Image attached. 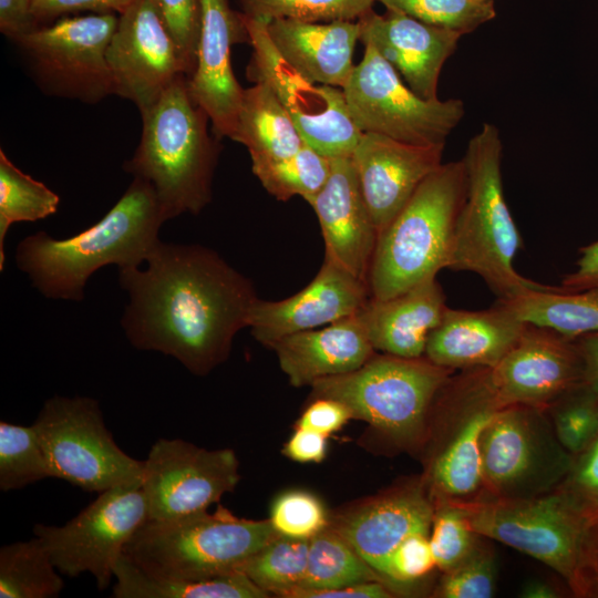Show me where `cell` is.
<instances>
[{
	"instance_id": "1",
	"label": "cell",
	"mask_w": 598,
	"mask_h": 598,
	"mask_svg": "<svg viewBox=\"0 0 598 598\" xmlns=\"http://www.w3.org/2000/svg\"><path fill=\"white\" fill-rule=\"evenodd\" d=\"M141 266L118 269L128 296L121 319L130 343L206 375L224 363L258 299L254 283L215 250L163 243Z\"/></svg>"
},
{
	"instance_id": "2",
	"label": "cell",
	"mask_w": 598,
	"mask_h": 598,
	"mask_svg": "<svg viewBox=\"0 0 598 598\" xmlns=\"http://www.w3.org/2000/svg\"><path fill=\"white\" fill-rule=\"evenodd\" d=\"M166 221L152 186L134 177L121 198L94 225L65 239L45 231L23 238L16 262L45 298L81 301L89 278L100 268L145 262Z\"/></svg>"
},
{
	"instance_id": "3",
	"label": "cell",
	"mask_w": 598,
	"mask_h": 598,
	"mask_svg": "<svg viewBox=\"0 0 598 598\" xmlns=\"http://www.w3.org/2000/svg\"><path fill=\"white\" fill-rule=\"evenodd\" d=\"M188 76H179L141 113L142 135L124 169L147 182L166 220L199 214L212 200L219 144L208 132L207 113L195 103Z\"/></svg>"
},
{
	"instance_id": "4",
	"label": "cell",
	"mask_w": 598,
	"mask_h": 598,
	"mask_svg": "<svg viewBox=\"0 0 598 598\" xmlns=\"http://www.w3.org/2000/svg\"><path fill=\"white\" fill-rule=\"evenodd\" d=\"M466 193L463 159L442 163L379 234L369 272L371 298L388 299L448 268Z\"/></svg>"
},
{
	"instance_id": "5",
	"label": "cell",
	"mask_w": 598,
	"mask_h": 598,
	"mask_svg": "<svg viewBox=\"0 0 598 598\" xmlns=\"http://www.w3.org/2000/svg\"><path fill=\"white\" fill-rule=\"evenodd\" d=\"M502 155L498 128L484 123L468 141L462 158L466 193L448 269L474 272L498 299H509L545 286L520 276L514 268L520 236L504 195Z\"/></svg>"
},
{
	"instance_id": "6",
	"label": "cell",
	"mask_w": 598,
	"mask_h": 598,
	"mask_svg": "<svg viewBox=\"0 0 598 598\" xmlns=\"http://www.w3.org/2000/svg\"><path fill=\"white\" fill-rule=\"evenodd\" d=\"M278 536L269 519L240 518L219 505L213 513L146 520L124 555L154 576L203 580L241 570Z\"/></svg>"
},
{
	"instance_id": "7",
	"label": "cell",
	"mask_w": 598,
	"mask_h": 598,
	"mask_svg": "<svg viewBox=\"0 0 598 598\" xmlns=\"http://www.w3.org/2000/svg\"><path fill=\"white\" fill-rule=\"evenodd\" d=\"M453 370L425 357L374 353L357 370L316 381L310 398L343 403L352 419L365 421L403 447L424 439L434 403Z\"/></svg>"
},
{
	"instance_id": "8",
	"label": "cell",
	"mask_w": 598,
	"mask_h": 598,
	"mask_svg": "<svg viewBox=\"0 0 598 598\" xmlns=\"http://www.w3.org/2000/svg\"><path fill=\"white\" fill-rule=\"evenodd\" d=\"M32 425L52 478L96 493L143 484L144 461L120 448L95 399L54 395L44 402Z\"/></svg>"
},
{
	"instance_id": "9",
	"label": "cell",
	"mask_w": 598,
	"mask_h": 598,
	"mask_svg": "<svg viewBox=\"0 0 598 598\" xmlns=\"http://www.w3.org/2000/svg\"><path fill=\"white\" fill-rule=\"evenodd\" d=\"M453 502L478 535L542 561L574 588L590 525L556 488L532 496Z\"/></svg>"
},
{
	"instance_id": "10",
	"label": "cell",
	"mask_w": 598,
	"mask_h": 598,
	"mask_svg": "<svg viewBox=\"0 0 598 598\" xmlns=\"http://www.w3.org/2000/svg\"><path fill=\"white\" fill-rule=\"evenodd\" d=\"M342 91L349 114L362 133L412 145H445L465 113L460 99L419 96L370 43H364L363 58Z\"/></svg>"
},
{
	"instance_id": "11",
	"label": "cell",
	"mask_w": 598,
	"mask_h": 598,
	"mask_svg": "<svg viewBox=\"0 0 598 598\" xmlns=\"http://www.w3.org/2000/svg\"><path fill=\"white\" fill-rule=\"evenodd\" d=\"M117 21L114 13L64 17L16 43L43 92L95 104L114 94L106 49Z\"/></svg>"
},
{
	"instance_id": "12",
	"label": "cell",
	"mask_w": 598,
	"mask_h": 598,
	"mask_svg": "<svg viewBox=\"0 0 598 598\" xmlns=\"http://www.w3.org/2000/svg\"><path fill=\"white\" fill-rule=\"evenodd\" d=\"M240 14L252 48L248 80L271 87L307 145L329 158L351 156L362 132L349 114L342 89L305 76L276 49L268 21Z\"/></svg>"
},
{
	"instance_id": "13",
	"label": "cell",
	"mask_w": 598,
	"mask_h": 598,
	"mask_svg": "<svg viewBox=\"0 0 598 598\" xmlns=\"http://www.w3.org/2000/svg\"><path fill=\"white\" fill-rule=\"evenodd\" d=\"M147 519L142 485H124L99 493L62 526L35 524L33 534L61 575L74 578L89 573L104 590L114 578L126 544Z\"/></svg>"
},
{
	"instance_id": "14",
	"label": "cell",
	"mask_w": 598,
	"mask_h": 598,
	"mask_svg": "<svg viewBox=\"0 0 598 598\" xmlns=\"http://www.w3.org/2000/svg\"><path fill=\"white\" fill-rule=\"evenodd\" d=\"M451 377L434 403L453 423L437 445L423 481L433 502L470 501L484 489L481 437L495 412L485 368Z\"/></svg>"
},
{
	"instance_id": "15",
	"label": "cell",
	"mask_w": 598,
	"mask_h": 598,
	"mask_svg": "<svg viewBox=\"0 0 598 598\" xmlns=\"http://www.w3.org/2000/svg\"><path fill=\"white\" fill-rule=\"evenodd\" d=\"M239 480V462L233 450H206L181 439H159L144 461L147 520L208 511L233 492Z\"/></svg>"
},
{
	"instance_id": "16",
	"label": "cell",
	"mask_w": 598,
	"mask_h": 598,
	"mask_svg": "<svg viewBox=\"0 0 598 598\" xmlns=\"http://www.w3.org/2000/svg\"><path fill=\"white\" fill-rule=\"evenodd\" d=\"M106 60L114 94L133 102L140 113L155 104L179 76H189L154 0H137L120 14Z\"/></svg>"
},
{
	"instance_id": "17",
	"label": "cell",
	"mask_w": 598,
	"mask_h": 598,
	"mask_svg": "<svg viewBox=\"0 0 598 598\" xmlns=\"http://www.w3.org/2000/svg\"><path fill=\"white\" fill-rule=\"evenodd\" d=\"M487 373L499 406L525 405L546 412L581 385L584 365L573 339L527 323L516 343Z\"/></svg>"
},
{
	"instance_id": "18",
	"label": "cell",
	"mask_w": 598,
	"mask_h": 598,
	"mask_svg": "<svg viewBox=\"0 0 598 598\" xmlns=\"http://www.w3.org/2000/svg\"><path fill=\"white\" fill-rule=\"evenodd\" d=\"M370 298L367 282L323 259L316 277L297 293L278 301L258 298L251 308L248 327L252 337L269 348L286 336L353 316Z\"/></svg>"
},
{
	"instance_id": "19",
	"label": "cell",
	"mask_w": 598,
	"mask_h": 598,
	"mask_svg": "<svg viewBox=\"0 0 598 598\" xmlns=\"http://www.w3.org/2000/svg\"><path fill=\"white\" fill-rule=\"evenodd\" d=\"M249 42L240 13L227 0H202V29L194 72L188 78L192 99L208 115L216 137L231 138L244 89L230 62V47Z\"/></svg>"
},
{
	"instance_id": "20",
	"label": "cell",
	"mask_w": 598,
	"mask_h": 598,
	"mask_svg": "<svg viewBox=\"0 0 598 598\" xmlns=\"http://www.w3.org/2000/svg\"><path fill=\"white\" fill-rule=\"evenodd\" d=\"M443 151L444 145H412L377 133H362L351 156L379 234L442 164Z\"/></svg>"
},
{
	"instance_id": "21",
	"label": "cell",
	"mask_w": 598,
	"mask_h": 598,
	"mask_svg": "<svg viewBox=\"0 0 598 598\" xmlns=\"http://www.w3.org/2000/svg\"><path fill=\"white\" fill-rule=\"evenodd\" d=\"M360 41L372 44L406 85L425 100H436L441 71L462 33L386 10L360 19Z\"/></svg>"
},
{
	"instance_id": "22",
	"label": "cell",
	"mask_w": 598,
	"mask_h": 598,
	"mask_svg": "<svg viewBox=\"0 0 598 598\" xmlns=\"http://www.w3.org/2000/svg\"><path fill=\"white\" fill-rule=\"evenodd\" d=\"M308 204L320 224L324 259L368 283L379 231L365 204L352 156L331 158L326 185Z\"/></svg>"
},
{
	"instance_id": "23",
	"label": "cell",
	"mask_w": 598,
	"mask_h": 598,
	"mask_svg": "<svg viewBox=\"0 0 598 598\" xmlns=\"http://www.w3.org/2000/svg\"><path fill=\"white\" fill-rule=\"evenodd\" d=\"M434 509L424 482L410 484L353 508L333 528L382 578L390 555L405 538L430 534Z\"/></svg>"
},
{
	"instance_id": "24",
	"label": "cell",
	"mask_w": 598,
	"mask_h": 598,
	"mask_svg": "<svg viewBox=\"0 0 598 598\" xmlns=\"http://www.w3.org/2000/svg\"><path fill=\"white\" fill-rule=\"evenodd\" d=\"M540 411L525 405L498 409L481 437L484 491L492 497H522L537 481L545 445Z\"/></svg>"
},
{
	"instance_id": "25",
	"label": "cell",
	"mask_w": 598,
	"mask_h": 598,
	"mask_svg": "<svg viewBox=\"0 0 598 598\" xmlns=\"http://www.w3.org/2000/svg\"><path fill=\"white\" fill-rule=\"evenodd\" d=\"M526 326L498 300L477 311L447 307L429 336L424 357L453 371L491 369L512 349Z\"/></svg>"
},
{
	"instance_id": "26",
	"label": "cell",
	"mask_w": 598,
	"mask_h": 598,
	"mask_svg": "<svg viewBox=\"0 0 598 598\" xmlns=\"http://www.w3.org/2000/svg\"><path fill=\"white\" fill-rule=\"evenodd\" d=\"M269 348L295 388L352 372L377 352L359 312L319 329L286 336Z\"/></svg>"
},
{
	"instance_id": "27",
	"label": "cell",
	"mask_w": 598,
	"mask_h": 598,
	"mask_svg": "<svg viewBox=\"0 0 598 598\" xmlns=\"http://www.w3.org/2000/svg\"><path fill=\"white\" fill-rule=\"evenodd\" d=\"M446 308L441 285L431 278L388 299L370 298L359 313L375 351L413 359L424 357Z\"/></svg>"
},
{
	"instance_id": "28",
	"label": "cell",
	"mask_w": 598,
	"mask_h": 598,
	"mask_svg": "<svg viewBox=\"0 0 598 598\" xmlns=\"http://www.w3.org/2000/svg\"><path fill=\"white\" fill-rule=\"evenodd\" d=\"M267 31L285 60L308 79L340 89L349 81L360 40L358 20L319 23L275 19L267 23Z\"/></svg>"
},
{
	"instance_id": "29",
	"label": "cell",
	"mask_w": 598,
	"mask_h": 598,
	"mask_svg": "<svg viewBox=\"0 0 598 598\" xmlns=\"http://www.w3.org/2000/svg\"><path fill=\"white\" fill-rule=\"evenodd\" d=\"M231 140L247 147L251 162L285 158L306 144L282 103L262 82L244 91Z\"/></svg>"
},
{
	"instance_id": "30",
	"label": "cell",
	"mask_w": 598,
	"mask_h": 598,
	"mask_svg": "<svg viewBox=\"0 0 598 598\" xmlns=\"http://www.w3.org/2000/svg\"><path fill=\"white\" fill-rule=\"evenodd\" d=\"M115 598H266L269 595L256 586L244 571L223 576L185 580L151 575L123 553L114 571Z\"/></svg>"
},
{
	"instance_id": "31",
	"label": "cell",
	"mask_w": 598,
	"mask_h": 598,
	"mask_svg": "<svg viewBox=\"0 0 598 598\" xmlns=\"http://www.w3.org/2000/svg\"><path fill=\"white\" fill-rule=\"evenodd\" d=\"M498 301L522 321L568 339L598 332V288L565 291L545 286Z\"/></svg>"
},
{
	"instance_id": "32",
	"label": "cell",
	"mask_w": 598,
	"mask_h": 598,
	"mask_svg": "<svg viewBox=\"0 0 598 598\" xmlns=\"http://www.w3.org/2000/svg\"><path fill=\"white\" fill-rule=\"evenodd\" d=\"M63 587L61 573L38 537L1 547V598H54Z\"/></svg>"
},
{
	"instance_id": "33",
	"label": "cell",
	"mask_w": 598,
	"mask_h": 598,
	"mask_svg": "<svg viewBox=\"0 0 598 598\" xmlns=\"http://www.w3.org/2000/svg\"><path fill=\"white\" fill-rule=\"evenodd\" d=\"M372 580L382 578L333 527L328 526L309 539L306 576L291 598L301 591L338 589Z\"/></svg>"
},
{
	"instance_id": "34",
	"label": "cell",
	"mask_w": 598,
	"mask_h": 598,
	"mask_svg": "<svg viewBox=\"0 0 598 598\" xmlns=\"http://www.w3.org/2000/svg\"><path fill=\"white\" fill-rule=\"evenodd\" d=\"M60 197L42 182L19 169L0 150V271L6 264L4 241L10 226L55 214Z\"/></svg>"
},
{
	"instance_id": "35",
	"label": "cell",
	"mask_w": 598,
	"mask_h": 598,
	"mask_svg": "<svg viewBox=\"0 0 598 598\" xmlns=\"http://www.w3.org/2000/svg\"><path fill=\"white\" fill-rule=\"evenodd\" d=\"M251 169L276 199L286 202L300 196L309 203L326 185L331 158L305 144L291 156L251 162Z\"/></svg>"
},
{
	"instance_id": "36",
	"label": "cell",
	"mask_w": 598,
	"mask_h": 598,
	"mask_svg": "<svg viewBox=\"0 0 598 598\" xmlns=\"http://www.w3.org/2000/svg\"><path fill=\"white\" fill-rule=\"evenodd\" d=\"M309 540L278 536L249 558L241 571L269 596L291 598L305 579Z\"/></svg>"
},
{
	"instance_id": "37",
	"label": "cell",
	"mask_w": 598,
	"mask_h": 598,
	"mask_svg": "<svg viewBox=\"0 0 598 598\" xmlns=\"http://www.w3.org/2000/svg\"><path fill=\"white\" fill-rule=\"evenodd\" d=\"M52 478L33 425L0 422V489L3 492Z\"/></svg>"
},
{
	"instance_id": "38",
	"label": "cell",
	"mask_w": 598,
	"mask_h": 598,
	"mask_svg": "<svg viewBox=\"0 0 598 598\" xmlns=\"http://www.w3.org/2000/svg\"><path fill=\"white\" fill-rule=\"evenodd\" d=\"M375 0H239L243 14L271 21H354L372 10Z\"/></svg>"
},
{
	"instance_id": "39",
	"label": "cell",
	"mask_w": 598,
	"mask_h": 598,
	"mask_svg": "<svg viewBox=\"0 0 598 598\" xmlns=\"http://www.w3.org/2000/svg\"><path fill=\"white\" fill-rule=\"evenodd\" d=\"M386 10L422 22L470 33L496 17L494 1L485 0H379Z\"/></svg>"
},
{
	"instance_id": "40",
	"label": "cell",
	"mask_w": 598,
	"mask_h": 598,
	"mask_svg": "<svg viewBox=\"0 0 598 598\" xmlns=\"http://www.w3.org/2000/svg\"><path fill=\"white\" fill-rule=\"evenodd\" d=\"M547 411L558 443L571 456L582 452L598 433V398L581 386L564 395Z\"/></svg>"
},
{
	"instance_id": "41",
	"label": "cell",
	"mask_w": 598,
	"mask_h": 598,
	"mask_svg": "<svg viewBox=\"0 0 598 598\" xmlns=\"http://www.w3.org/2000/svg\"><path fill=\"white\" fill-rule=\"evenodd\" d=\"M430 543L436 568L442 573L467 557L481 542L463 509L453 501L434 502Z\"/></svg>"
},
{
	"instance_id": "42",
	"label": "cell",
	"mask_w": 598,
	"mask_h": 598,
	"mask_svg": "<svg viewBox=\"0 0 598 598\" xmlns=\"http://www.w3.org/2000/svg\"><path fill=\"white\" fill-rule=\"evenodd\" d=\"M481 539L473 551L443 573L434 591L440 598H491L496 590V565L493 549Z\"/></svg>"
},
{
	"instance_id": "43",
	"label": "cell",
	"mask_w": 598,
	"mask_h": 598,
	"mask_svg": "<svg viewBox=\"0 0 598 598\" xmlns=\"http://www.w3.org/2000/svg\"><path fill=\"white\" fill-rule=\"evenodd\" d=\"M269 522L280 536L305 540L329 526L321 501L300 489L282 493L274 501Z\"/></svg>"
},
{
	"instance_id": "44",
	"label": "cell",
	"mask_w": 598,
	"mask_h": 598,
	"mask_svg": "<svg viewBox=\"0 0 598 598\" xmlns=\"http://www.w3.org/2000/svg\"><path fill=\"white\" fill-rule=\"evenodd\" d=\"M554 488L590 527L598 522V433Z\"/></svg>"
},
{
	"instance_id": "45",
	"label": "cell",
	"mask_w": 598,
	"mask_h": 598,
	"mask_svg": "<svg viewBox=\"0 0 598 598\" xmlns=\"http://www.w3.org/2000/svg\"><path fill=\"white\" fill-rule=\"evenodd\" d=\"M154 1L164 24L181 51L190 76L197 60L202 29V0Z\"/></svg>"
},
{
	"instance_id": "46",
	"label": "cell",
	"mask_w": 598,
	"mask_h": 598,
	"mask_svg": "<svg viewBox=\"0 0 598 598\" xmlns=\"http://www.w3.org/2000/svg\"><path fill=\"white\" fill-rule=\"evenodd\" d=\"M436 568L430 534H414L405 538L390 555L382 579L404 585L427 576Z\"/></svg>"
},
{
	"instance_id": "47",
	"label": "cell",
	"mask_w": 598,
	"mask_h": 598,
	"mask_svg": "<svg viewBox=\"0 0 598 598\" xmlns=\"http://www.w3.org/2000/svg\"><path fill=\"white\" fill-rule=\"evenodd\" d=\"M137 0H31L33 17L39 23L64 13L93 11L124 13Z\"/></svg>"
},
{
	"instance_id": "48",
	"label": "cell",
	"mask_w": 598,
	"mask_h": 598,
	"mask_svg": "<svg viewBox=\"0 0 598 598\" xmlns=\"http://www.w3.org/2000/svg\"><path fill=\"white\" fill-rule=\"evenodd\" d=\"M351 417L348 408L333 399L317 398L300 415L297 426L308 429L326 436L339 431Z\"/></svg>"
},
{
	"instance_id": "49",
	"label": "cell",
	"mask_w": 598,
	"mask_h": 598,
	"mask_svg": "<svg viewBox=\"0 0 598 598\" xmlns=\"http://www.w3.org/2000/svg\"><path fill=\"white\" fill-rule=\"evenodd\" d=\"M576 597L598 598V522L588 532L576 584Z\"/></svg>"
},
{
	"instance_id": "50",
	"label": "cell",
	"mask_w": 598,
	"mask_h": 598,
	"mask_svg": "<svg viewBox=\"0 0 598 598\" xmlns=\"http://www.w3.org/2000/svg\"><path fill=\"white\" fill-rule=\"evenodd\" d=\"M327 448L326 435L297 426L285 444L283 453L295 462L319 463L326 457Z\"/></svg>"
},
{
	"instance_id": "51",
	"label": "cell",
	"mask_w": 598,
	"mask_h": 598,
	"mask_svg": "<svg viewBox=\"0 0 598 598\" xmlns=\"http://www.w3.org/2000/svg\"><path fill=\"white\" fill-rule=\"evenodd\" d=\"M38 28L31 0H0V30L14 42Z\"/></svg>"
},
{
	"instance_id": "52",
	"label": "cell",
	"mask_w": 598,
	"mask_h": 598,
	"mask_svg": "<svg viewBox=\"0 0 598 598\" xmlns=\"http://www.w3.org/2000/svg\"><path fill=\"white\" fill-rule=\"evenodd\" d=\"M576 269L567 274L560 288L565 291H579L598 288V240L580 248Z\"/></svg>"
},
{
	"instance_id": "53",
	"label": "cell",
	"mask_w": 598,
	"mask_h": 598,
	"mask_svg": "<svg viewBox=\"0 0 598 598\" xmlns=\"http://www.w3.org/2000/svg\"><path fill=\"white\" fill-rule=\"evenodd\" d=\"M392 592L382 580H372L330 590L301 591L295 598H390Z\"/></svg>"
},
{
	"instance_id": "54",
	"label": "cell",
	"mask_w": 598,
	"mask_h": 598,
	"mask_svg": "<svg viewBox=\"0 0 598 598\" xmlns=\"http://www.w3.org/2000/svg\"><path fill=\"white\" fill-rule=\"evenodd\" d=\"M579 350L584 377L581 388L598 398V332L573 339Z\"/></svg>"
},
{
	"instance_id": "55",
	"label": "cell",
	"mask_w": 598,
	"mask_h": 598,
	"mask_svg": "<svg viewBox=\"0 0 598 598\" xmlns=\"http://www.w3.org/2000/svg\"><path fill=\"white\" fill-rule=\"evenodd\" d=\"M560 592L549 582L530 581L520 591L523 598H557Z\"/></svg>"
},
{
	"instance_id": "56",
	"label": "cell",
	"mask_w": 598,
	"mask_h": 598,
	"mask_svg": "<svg viewBox=\"0 0 598 598\" xmlns=\"http://www.w3.org/2000/svg\"><path fill=\"white\" fill-rule=\"evenodd\" d=\"M485 1H494V0H485Z\"/></svg>"
}]
</instances>
